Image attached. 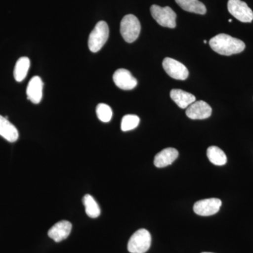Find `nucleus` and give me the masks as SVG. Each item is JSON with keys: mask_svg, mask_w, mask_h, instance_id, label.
Instances as JSON below:
<instances>
[{"mask_svg": "<svg viewBox=\"0 0 253 253\" xmlns=\"http://www.w3.org/2000/svg\"><path fill=\"white\" fill-rule=\"evenodd\" d=\"M151 14L156 22L161 26L169 28L176 27V14L169 6L161 7L158 5H152Z\"/></svg>", "mask_w": 253, "mask_h": 253, "instance_id": "5", "label": "nucleus"}, {"mask_svg": "<svg viewBox=\"0 0 253 253\" xmlns=\"http://www.w3.org/2000/svg\"><path fill=\"white\" fill-rule=\"evenodd\" d=\"M43 82L39 76L32 78L27 86L28 99L35 104H39L42 98Z\"/></svg>", "mask_w": 253, "mask_h": 253, "instance_id": "12", "label": "nucleus"}, {"mask_svg": "<svg viewBox=\"0 0 253 253\" xmlns=\"http://www.w3.org/2000/svg\"><path fill=\"white\" fill-rule=\"evenodd\" d=\"M227 7L229 12L241 22H252L253 11L245 1L241 0H229Z\"/></svg>", "mask_w": 253, "mask_h": 253, "instance_id": "6", "label": "nucleus"}, {"mask_svg": "<svg viewBox=\"0 0 253 253\" xmlns=\"http://www.w3.org/2000/svg\"><path fill=\"white\" fill-rule=\"evenodd\" d=\"M163 67L168 76L175 80L184 81L189 76V71L183 63L171 58H166L163 61Z\"/></svg>", "mask_w": 253, "mask_h": 253, "instance_id": "7", "label": "nucleus"}, {"mask_svg": "<svg viewBox=\"0 0 253 253\" xmlns=\"http://www.w3.org/2000/svg\"><path fill=\"white\" fill-rule=\"evenodd\" d=\"M179 152L174 148H167L156 155L154 158V165L158 168H166L177 158Z\"/></svg>", "mask_w": 253, "mask_h": 253, "instance_id": "13", "label": "nucleus"}, {"mask_svg": "<svg viewBox=\"0 0 253 253\" xmlns=\"http://www.w3.org/2000/svg\"><path fill=\"white\" fill-rule=\"evenodd\" d=\"M140 119L136 115H126L121 122V129L123 131L132 130L139 126Z\"/></svg>", "mask_w": 253, "mask_h": 253, "instance_id": "20", "label": "nucleus"}, {"mask_svg": "<svg viewBox=\"0 0 253 253\" xmlns=\"http://www.w3.org/2000/svg\"><path fill=\"white\" fill-rule=\"evenodd\" d=\"M212 109L204 101H196L186 109V115L192 120H204L211 117Z\"/></svg>", "mask_w": 253, "mask_h": 253, "instance_id": "10", "label": "nucleus"}, {"mask_svg": "<svg viewBox=\"0 0 253 253\" xmlns=\"http://www.w3.org/2000/svg\"><path fill=\"white\" fill-rule=\"evenodd\" d=\"M30 66H31V61L26 56H23L18 60L14 71V76L16 81L20 83L26 78Z\"/></svg>", "mask_w": 253, "mask_h": 253, "instance_id": "17", "label": "nucleus"}, {"mask_svg": "<svg viewBox=\"0 0 253 253\" xmlns=\"http://www.w3.org/2000/svg\"><path fill=\"white\" fill-rule=\"evenodd\" d=\"M221 201L219 199H208L197 201L194 206V211L200 216H211L219 212Z\"/></svg>", "mask_w": 253, "mask_h": 253, "instance_id": "8", "label": "nucleus"}, {"mask_svg": "<svg viewBox=\"0 0 253 253\" xmlns=\"http://www.w3.org/2000/svg\"><path fill=\"white\" fill-rule=\"evenodd\" d=\"M229 22L231 23V22H232V20H231V19H229Z\"/></svg>", "mask_w": 253, "mask_h": 253, "instance_id": "22", "label": "nucleus"}, {"mask_svg": "<svg viewBox=\"0 0 253 253\" xmlns=\"http://www.w3.org/2000/svg\"><path fill=\"white\" fill-rule=\"evenodd\" d=\"M96 115L100 121L104 123H109L112 118V109L109 105L99 104L96 107Z\"/></svg>", "mask_w": 253, "mask_h": 253, "instance_id": "21", "label": "nucleus"}, {"mask_svg": "<svg viewBox=\"0 0 253 253\" xmlns=\"http://www.w3.org/2000/svg\"><path fill=\"white\" fill-rule=\"evenodd\" d=\"M175 1L176 4L179 5L181 9L188 12L204 15L207 11L206 6L199 0H175Z\"/></svg>", "mask_w": 253, "mask_h": 253, "instance_id": "16", "label": "nucleus"}, {"mask_svg": "<svg viewBox=\"0 0 253 253\" xmlns=\"http://www.w3.org/2000/svg\"><path fill=\"white\" fill-rule=\"evenodd\" d=\"M7 118L0 115V136L9 142H15L18 140L19 134L16 126L8 121Z\"/></svg>", "mask_w": 253, "mask_h": 253, "instance_id": "14", "label": "nucleus"}, {"mask_svg": "<svg viewBox=\"0 0 253 253\" xmlns=\"http://www.w3.org/2000/svg\"><path fill=\"white\" fill-rule=\"evenodd\" d=\"M209 44L215 52L224 56L239 54L246 48L244 42L224 33L212 38Z\"/></svg>", "mask_w": 253, "mask_h": 253, "instance_id": "1", "label": "nucleus"}, {"mask_svg": "<svg viewBox=\"0 0 253 253\" xmlns=\"http://www.w3.org/2000/svg\"><path fill=\"white\" fill-rule=\"evenodd\" d=\"M72 230V224L70 221L62 220L55 224L48 231V236L55 242H61L67 239Z\"/></svg>", "mask_w": 253, "mask_h": 253, "instance_id": "11", "label": "nucleus"}, {"mask_svg": "<svg viewBox=\"0 0 253 253\" xmlns=\"http://www.w3.org/2000/svg\"><path fill=\"white\" fill-rule=\"evenodd\" d=\"M83 204L85 207L86 214L91 218H96L99 217L101 214V210L99 206L94 198L90 195L86 194L83 198Z\"/></svg>", "mask_w": 253, "mask_h": 253, "instance_id": "19", "label": "nucleus"}, {"mask_svg": "<svg viewBox=\"0 0 253 253\" xmlns=\"http://www.w3.org/2000/svg\"><path fill=\"white\" fill-rule=\"evenodd\" d=\"M207 156L209 161L215 166H224L227 162L226 154L217 146H210L207 150Z\"/></svg>", "mask_w": 253, "mask_h": 253, "instance_id": "18", "label": "nucleus"}, {"mask_svg": "<svg viewBox=\"0 0 253 253\" xmlns=\"http://www.w3.org/2000/svg\"><path fill=\"white\" fill-rule=\"evenodd\" d=\"M170 97L174 103L181 109H187L196 101V97L191 93L181 89H173L170 91Z\"/></svg>", "mask_w": 253, "mask_h": 253, "instance_id": "15", "label": "nucleus"}, {"mask_svg": "<svg viewBox=\"0 0 253 253\" xmlns=\"http://www.w3.org/2000/svg\"></svg>", "mask_w": 253, "mask_h": 253, "instance_id": "24", "label": "nucleus"}, {"mask_svg": "<svg viewBox=\"0 0 253 253\" xmlns=\"http://www.w3.org/2000/svg\"><path fill=\"white\" fill-rule=\"evenodd\" d=\"M140 32V22L134 15L127 14L123 17L121 23V33L126 42L131 43L135 41Z\"/></svg>", "mask_w": 253, "mask_h": 253, "instance_id": "3", "label": "nucleus"}, {"mask_svg": "<svg viewBox=\"0 0 253 253\" xmlns=\"http://www.w3.org/2000/svg\"><path fill=\"white\" fill-rule=\"evenodd\" d=\"M109 36V28L104 21L96 23L88 40V46L91 52H97L104 46Z\"/></svg>", "mask_w": 253, "mask_h": 253, "instance_id": "2", "label": "nucleus"}, {"mask_svg": "<svg viewBox=\"0 0 253 253\" xmlns=\"http://www.w3.org/2000/svg\"><path fill=\"white\" fill-rule=\"evenodd\" d=\"M113 81L120 89L131 90L137 85V81L127 70L120 68L114 73Z\"/></svg>", "mask_w": 253, "mask_h": 253, "instance_id": "9", "label": "nucleus"}, {"mask_svg": "<svg viewBox=\"0 0 253 253\" xmlns=\"http://www.w3.org/2000/svg\"><path fill=\"white\" fill-rule=\"evenodd\" d=\"M204 43H207V41H204Z\"/></svg>", "mask_w": 253, "mask_h": 253, "instance_id": "23", "label": "nucleus"}, {"mask_svg": "<svg viewBox=\"0 0 253 253\" xmlns=\"http://www.w3.org/2000/svg\"><path fill=\"white\" fill-rule=\"evenodd\" d=\"M151 236L145 229L136 231L129 240L127 250L131 253H145L151 247Z\"/></svg>", "mask_w": 253, "mask_h": 253, "instance_id": "4", "label": "nucleus"}]
</instances>
